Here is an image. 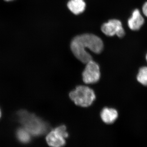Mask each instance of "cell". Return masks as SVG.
<instances>
[{
    "label": "cell",
    "mask_w": 147,
    "mask_h": 147,
    "mask_svg": "<svg viewBox=\"0 0 147 147\" xmlns=\"http://www.w3.org/2000/svg\"><path fill=\"white\" fill-rule=\"evenodd\" d=\"M100 76V67L98 65L92 60L87 63L82 73L84 82L87 84H95L99 81Z\"/></svg>",
    "instance_id": "cell-5"
},
{
    "label": "cell",
    "mask_w": 147,
    "mask_h": 147,
    "mask_svg": "<svg viewBox=\"0 0 147 147\" xmlns=\"http://www.w3.org/2000/svg\"><path fill=\"white\" fill-rule=\"evenodd\" d=\"M142 12L144 15L147 17V1L146 2L143 6Z\"/></svg>",
    "instance_id": "cell-12"
},
{
    "label": "cell",
    "mask_w": 147,
    "mask_h": 147,
    "mask_svg": "<svg viewBox=\"0 0 147 147\" xmlns=\"http://www.w3.org/2000/svg\"><path fill=\"white\" fill-rule=\"evenodd\" d=\"M17 115L20 123L32 136H41L49 130V126L46 122L26 110H20Z\"/></svg>",
    "instance_id": "cell-2"
},
{
    "label": "cell",
    "mask_w": 147,
    "mask_h": 147,
    "mask_svg": "<svg viewBox=\"0 0 147 147\" xmlns=\"http://www.w3.org/2000/svg\"><path fill=\"white\" fill-rule=\"evenodd\" d=\"M101 30L107 36H113L116 35L119 38H122L125 34L121 22L117 19H111L104 23L101 26Z\"/></svg>",
    "instance_id": "cell-6"
},
{
    "label": "cell",
    "mask_w": 147,
    "mask_h": 147,
    "mask_svg": "<svg viewBox=\"0 0 147 147\" xmlns=\"http://www.w3.org/2000/svg\"><path fill=\"white\" fill-rule=\"evenodd\" d=\"M1 109H0V118H1Z\"/></svg>",
    "instance_id": "cell-13"
},
{
    "label": "cell",
    "mask_w": 147,
    "mask_h": 147,
    "mask_svg": "<svg viewBox=\"0 0 147 147\" xmlns=\"http://www.w3.org/2000/svg\"><path fill=\"white\" fill-rule=\"evenodd\" d=\"M101 119L105 123L110 124L115 122L117 119L118 114L117 110L113 108H104L100 114Z\"/></svg>",
    "instance_id": "cell-8"
},
{
    "label": "cell",
    "mask_w": 147,
    "mask_h": 147,
    "mask_svg": "<svg viewBox=\"0 0 147 147\" xmlns=\"http://www.w3.org/2000/svg\"><path fill=\"white\" fill-rule=\"evenodd\" d=\"M146 60H147V54L146 55Z\"/></svg>",
    "instance_id": "cell-15"
},
{
    "label": "cell",
    "mask_w": 147,
    "mask_h": 147,
    "mask_svg": "<svg viewBox=\"0 0 147 147\" xmlns=\"http://www.w3.org/2000/svg\"><path fill=\"white\" fill-rule=\"evenodd\" d=\"M69 97L76 105L83 107H87L92 105L95 99L94 91L88 87L84 86H77L70 92Z\"/></svg>",
    "instance_id": "cell-3"
},
{
    "label": "cell",
    "mask_w": 147,
    "mask_h": 147,
    "mask_svg": "<svg viewBox=\"0 0 147 147\" xmlns=\"http://www.w3.org/2000/svg\"><path fill=\"white\" fill-rule=\"evenodd\" d=\"M16 134L17 139L21 143L26 144L30 142L32 135L24 127L17 129Z\"/></svg>",
    "instance_id": "cell-10"
},
{
    "label": "cell",
    "mask_w": 147,
    "mask_h": 147,
    "mask_svg": "<svg viewBox=\"0 0 147 147\" xmlns=\"http://www.w3.org/2000/svg\"><path fill=\"white\" fill-rule=\"evenodd\" d=\"M67 7L74 14L78 15L83 13L86 9V4L84 0H70Z\"/></svg>",
    "instance_id": "cell-9"
},
{
    "label": "cell",
    "mask_w": 147,
    "mask_h": 147,
    "mask_svg": "<svg viewBox=\"0 0 147 147\" xmlns=\"http://www.w3.org/2000/svg\"><path fill=\"white\" fill-rule=\"evenodd\" d=\"M68 136L66 127L61 125L49 132L46 136L47 144L52 147H61L65 144V139Z\"/></svg>",
    "instance_id": "cell-4"
},
{
    "label": "cell",
    "mask_w": 147,
    "mask_h": 147,
    "mask_svg": "<svg viewBox=\"0 0 147 147\" xmlns=\"http://www.w3.org/2000/svg\"><path fill=\"white\" fill-rule=\"evenodd\" d=\"M137 79L140 84L147 86V67H144L139 69Z\"/></svg>",
    "instance_id": "cell-11"
},
{
    "label": "cell",
    "mask_w": 147,
    "mask_h": 147,
    "mask_svg": "<svg viewBox=\"0 0 147 147\" xmlns=\"http://www.w3.org/2000/svg\"><path fill=\"white\" fill-rule=\"evenodd\" d=\"M144 23V19L140 11L138 9H134L127 21L129 28L132 30H138L143 26Z\"/></svg>",
    "instance_id": "cell-7"
},
{
    "label": "cell",
    "mask_w": 147,
    "mask_h": 147,
    "mask_svg": "<svg viewBox=\"0 0 147 147\" xmlns=\"http://www.w3.org/2000/svg\"><path fill=\"white\" fill-rule=\"evenodd\" d=\"M5 1H12V0H5Z\"/></svg>",
    "instance_id": "cell-14"
},
{
    "label": "cell",
    "mask_w": 147,
    "mask_h": 147,
    "mask_svg": "<svg viewBox=\"0 0 147 147\" xmlns=\"http://www.w3.org/2000/svg\"><path fill=\"white\" fill-rule=\"evenodd\" d=\"M103 46L102 39L91 34H84L75 36L70 44L71 50L74 56L83 63L86 64L92 60L91 55L88 53L86 48L98 54L101 53Z\"/></svg>",
    "instance_id": "cell-1"
}]
</instances>
